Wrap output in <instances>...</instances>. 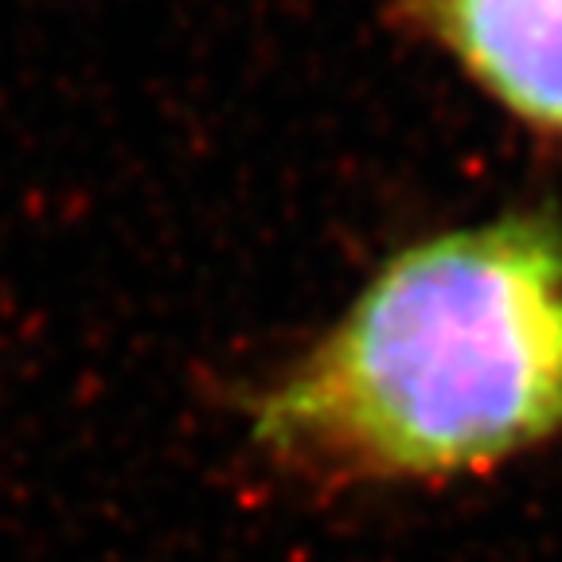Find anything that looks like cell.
I'll return each mask as SVG.
<instances>
[{
    "label": "cell",
    "instance_id": "obj_1",
    "mask_svg": "<svg viewBox=\"0 0 562 562\" xmlns=\"http://www.w3.org/2000/svg\"><path fill=\"white\" fill-rule=\"evenodd\" d=\"M316 492L446 484L562 438V215L508 211L398 246L340 316L238 398Z\"/></svg>",
    "mask_w": 562,
    "mask_h": 562
},
{
    "label": "cell",
    "instance_id": "obj_2",
    "mask_svg": "<svg viewBox=\"0 0 562 562\" xmlns=\"http://www.w3.org/2000/svg\"><path fill=\"white\" fill-rule=\"evenodd\" d=\"M371 9L527 137L562 149V0H371Z\"/></svg>",
    "mask_w": 562,
    "mask_h": 562
}]
</instances>
